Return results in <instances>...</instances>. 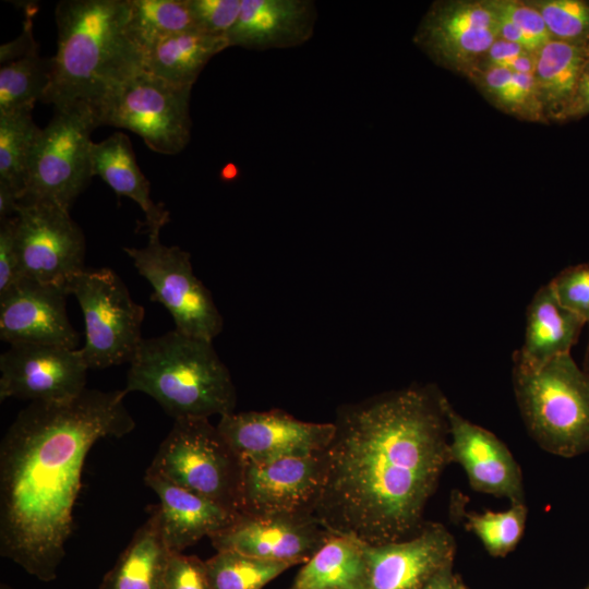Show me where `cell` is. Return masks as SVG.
Instances as JSON below:
<instances>
[{
	"mask_svg": "<svg viewBox=\"0 0 589 589\" xmlns=\"http://www.w3.org/2000/svg\"><path fill=\"white\" fill-rule=\"evenodd\" d=\"M445 399L432 385H412L337 408L314 507L330 532L373 545L423 526L450 461Z\"/></svg>",
	"mask_w": 589,
	"mask_h": 589,
	"instance_id": "obj_1",
	"label": "cell"
},
{
	"mask_svg": "<svg viewBox=\"0 0 589 589\" xmlns=\"http://www.w3.org/2000/svg\"><path fill=\"white\" fill-rule=\"evenodd\" d=\"M128 393L88 389L29 402L0 445V554L41 581L56 579L73 529L85 458L104 437L135 428Z\"/></svg>",
	"mask_w": 589,
	"mask_h": 589,
	"instance_id": "obj_2",
	"label": "cell"
},
{
	"mask_svg": "<svg viewBox=\"0 0 589 589\" xmlns=\"http://www.w3.org/2000/svg\"><path fill=\"white\" fill-rule=\"evenodd\" d=\"M130 0H63L56 7L58 48L41 101L55 109L85 104L94 111L130 75L144 69L129 34Z\"/></svg>",
	"mask_w": 589,
	"mask_h": 589,
	"instance_id": "obj_3",
	"label": "cell"
},
{
	"mask_svg": "<svg viewBox=\"0 0 589 589\" xmlns=\"http://www.w3.org/2000/svg\"><path fill=\"white\" fill-rule=\"evenodd\" d=\"M129 365L124 390L151 396L173 420L235 412L236 387L211 340L177 329L143 338Z\"/></svg>",
	"mask_w": 589,
	"mask_h": 589,
	"instance_id": "obj_4",
	"label": "cell"
},
{
	"mask_svg": "<svg viewBox=\"0 0 589 589\" xmlns=\"http://www.w3.org/2000/svg\"><path fill=\"white\" fill-rule=\"evenodd\" d=\"M513 384L526 428L544 450L589 453V382L570 353L539 366L514 361Z\"/></svg>",
	"mask_w": 589,
	"mask_h": 589,
	"instance_id": "obj_5",
	"label": "cell"
},
{
	"mask_svg": "<svg viewBox=\"0 0 589 589\" xmlns=\"http://www.w3.org/2000/svg\"><path fill=\"white\" fill-rule=\"evenodd\" d=\"M146 471L240 514L243 459L208 418L175 420Z\"/></svg>",
	"mask_w": 589,
	"mask_h": 589,
	"instance_id": "obj_6",
	"label": "cell"
},
{
	"mask_svg": "<svg viewBox=\"0 0 589 589\" xmlns=\"http://www.w3.org/2000/svg\"><path fill=\"white\" fill-rule=\"evenodd\" d=\"M97 127L88 105L55 109L35 145L20 202H47L70 211L93 177L91 133Z\"/></svg>",
	"mask_w": 589,
	"mask_h": 589,
	"instance_id": "obj_7",
	"label": "cell"
},
{
	"mask_svg": "<svg viewBox=\"0 0 589 589\" xmlns=\"http://www.w3.org/2000/svg\"><path fill=\"white\" fill-rule=\"evenodd\" d=\"M83 313L85 344L79 349L88 369L130 363L143 337L145 310L111 268H85L68 286Z\"/></svg>",
	"mask_w": 589,
	"mask_h": 589,
	"instance_id": "obj_8",
	"label": "cell"
},
{
	"mask_svg": "<svg viewBox=\"0 0 589 589\" xmlns=\"http://www.w3.org/2000/svg\"><path fill=\"white\" fill-rule=\"evenodd\" d=\"M191 89L173 86L143 69L116 86L95 113L99 125L130 130L152 151L175 155L190 141Z\"/></svg>",
	"mask_w": 589,
	"mask_h": 589,
	"instance_id": "obj_9",
	"label": "cell"
},
{
	"mask_svg": "<svg viewBox=\"0 0 589 589\" xmlns=\"http://www.w3.org/2000/svg\"><path fill=\"white\" fill-rule=\"evenodd\" d=\"M139 274L151 285V300L170 313L178 332L213 341L224 318L208 288L194 275L191 255L177 245H165L159 233L148 235L143 248H124Z\"/></svg>",
	"mask_w": 589,
	"mask_h": 589,
	"instance_id": "obj_10",
	"label": "cell"
},
{
	"mask_svg": "<svg viewBox=\"0 0 589 589\" xmlns=\"http://www.w3.org/2000/svg\"><path fill=\"white\" fill-rule=\"evenodd\" d=\"M14 235L21 278L68 288L85 269V238L69 211L47 202H20Z\"/></svg>",
	"mask_w": 589,
	"mask_h": 589,
	"instance_id": "obj_11",
	"label": "cell"
},
{
	"mask_svg": "<svg viewBox=\"0 0 589 589\" xmlns=\"http://www.w3.org/2000/svg\"><path fill=\"white\" fill-rule=\"evenodd\" d=\"M498 17L490 0L433 2L413 35L434 63L465 76L498 38Z\"/></svg>",
	"mask_w": 589,
	"mask_h": 589,
	"instance_id": "obj_12",
	"label": "cell"
},
{
	"mask_svg": "<svg viewBox=\"0 0 589 589\" xmlns=\"http://www.w3.org/2000/svg\"><path fill=\"white\" fill-rule=\"evenodd\" d=\"M88 366L79 348L14 344L0 356V400L59 402L81 395Z\"/></svg>",
	"mask_w": 589,
	"mask_h": 589,
	"instance_id": "obj_13",
	"label": "cell"
},
{
	"mask_svg": "<svg viewBox=\"0 0 589 589\" xmlns=\"http://www.w3.org/2000/svg\"><path fill=\"white\" fill-rule=\"evenodd\" d=\"M323 452L260 462L243 460L240 515H314Z\"/></svg>",
	"mask_w": 589,
	"mask_h": 589,
	"instance_id": "obj_14",
	"label": "cell"
},
{
	"mask_svg": "<svg viewBox=\"0 0 589 589\" xmlns=\"http://www.w3.org/2000/svg\"><path fill=\"white\" fill-rule=\"evenodd\" d=\"M216 426L243 460L256 462L321 453L335 430L333 422L301 421L281 409L231 412Z\"/></svg>",
	"mask_w": 589,
	"mask_h": 589,
	"instance_id": "obj_15",
	"label": "cell"
},
{
	"mask_svg": "<svg viewBox=\"0 0 589 589\" xmlns=\"http://www.w3.org/2000/svg\"><path fill=\"white\" fill-rule=\"evenodd\" d=\"M312 514L240 516L209 537L217 551L277 562L304 564L333 536Z\"/></svg>",
	"mask_w": 589,
	"mask_h": 589,
	"instance_id": "obj_16",
	"label": "cell"
},
{
	"mask_svg": "<svg viewBox=\"0 0 589 589\" xmlns=\"http://www.w3.org/2000/svg\"><path fill=\"white\" fill-rule=\"evenodd\" d=\"M64 286L21 278L0 294V338L77 349L80 335L69 321Z\"/></svg>",
	"mask_w": 589,
	"mask_h": 589,
	"instance_id": "obj_17",
	"label": "cell"
},
{
	"mask_svg": "<svg viewBox=\"0 0 589 589\" xmlns=\"http://www.w3.org/2000/svg\"><path fill=\"white\" fill-rule=\"evenodd\" d=\"M455 551L453 536L440 524L423 525L404 540L364 544L365 589H422L453 564Z\"/></svg>",
	"mask_w": 589,
	"mask_h": 589,
	"instance_id": "obj_18",
	"label": "cell"
},
{
	"mask_svg": "<svg viewBox=\"0 0 589 589\" xmlns=\"http://www.w3.org/2000/svg\"><path fill=\"white\" fill-rule=\"evenodd\" d=\"M450 461L465 470L473 490L524 503L522 476L507 446L492 432L460 416L445 399Z\"/></svg>",
	"mask_w": 589,
	"mask_h": 589,
	"instance_id": "obj_19",
	"label": "cell"
},
{
	"mask_svg": "<svg viewBox=\"0 0 589 589\" xmlns=\"http://www.w3.org/2000/svg\"><path fill=\"white\" fill-rule=\"evenodd\" d=\"M316 20L312 0H242L239 17L226 37L229 47L294 48L312 38Z\"/></svg>",
	"mask_w": 589,
	"mask_h": 589,
	"instance_id": "obj_20",
	"label": "cell"
},
{
	"mask_svg": "<svg viewBox=\"0 0 589 589\" xmlns=\"http://www.w3.org/2000/svg\"><path fill=\"white\" fill-rule=\"evenodd\" d=\"M145 484L158 496L160 525L171 552L184 549L231 526L240 514L163 477L145 472Z\"/></svg>",
	"mask_w": 589,
	"mask_h": 589,
	"instance_id": "obj_21",
	"label": "cell"
},
{
	"mask_svg": "<svg viewBox=\"0 0 589 589\" xmlns=\"http://www.w3.org/2000/svg\"><path fill=\"white\" fill-rule=\"evenodd\" d=\"M585 324L560 303L546 284L537 290L527 308L525 339L513 360L539 366L569 354Z\"/></svg>",
	"mask_w": 589,
	"mask_h": 589,
	"instance_id": "obj_22",
	"label": "cell"
},
{
	"mask_svg": "<svg viewBox=\"0 0 589 589\" xmlns=\"http://www.w3.org/2000/svg\"><path fill=\"white\" fill-rule=\"evenodd\" d=\"M92 176H99L118 195L133 200L145 215L148 235L160 233L170 220L169 212L151 197L149 182L137 166L130 139L113 133L91 147Z\"/></svg>",
	"mask_w": 589,
	"mask_h": 589,
	"instance_id": "obj_23",
	"label": "cell"
},
{
	"mask_svg": "<svg viewBox=\"0 0 589 589\" xmlns=\"http://www.w3.org/2000/svg\"><path fill=\"white\" fill-rule=\"evenodd\" d=\"M171 553L155 506L105 575L99 589H164Z\"/></svg>",
	"mask_w": 589,
	"mask_h": 589,
	"instance_id": "obj_24",
	"label": "cell"
},
{
	"mask_svg": "<svg viewBox=\"0 0 589 589\" xmlns=\"http://www.w3.org/2000/svg\"><path fill=\"white\" fill-rule=\"evenodd\" d=\"M226 48L227 37L199 31L177 33L144 50V70L173 86L192 88L207 62Z\"/></svg>",
	"mask_w": 589,
	"mask_h": 589,
	"instance_id": "obj_25",
	"label": "cell"
},
{
	"mask_svg": "<svg viewBox=\"0 0 589 589\" xmlns=\"http://www.w3.org/2000/svg\"><path fill=\"white\" fill-rule=\"evenodd\" d=\"M589 60V44L549 40L538 52L533 77L548 121L562 122Z\"/></svg>",
	"mask_w": 589,
	"mask_h": 589,
	"instance_id": "obj_26",
	"label": "cell"
},
{
	"mask_svg": "<svg viewBox=\"0 0 589 589\" xmlns=\"http://www.w3.org/2000/svg\"><path fill=\"white\" fill-rule=\"evenodd\" d=\"M364 543L333 534L299 570L292 589H365Z\"/></svg>",
	"mask_w": 589,
	"mask_h": 589,
	"instance_id": "obj_27",
	"label": "cell"
},
{
	"mask_svg": "<svg viewBox=\"0 0 589 589\" xmlns=\"http://www.w3.org/2000/svg\"><path fill=\"white\" fill-rule=\"evenodd\" d=\"M465 76L495 108L518 119L548 123L533 74L476 65Z\"/></svg>",
	"mask_w": 589,
	"mask_h": 589,
	"instance_id": "obj_28",
	"label": "cell"
},
{
	"mask_svg": "<svg viewBox=\"0 0 589 589\" xmlns=\"http://www.w3.org/2000/svg\"><path fill=\"white\" fill-rule=\"evenodd\" d=\"M51 68L52 59L40 57L39 48L1 64L0 115L32 112L49 84Z\"/></svg>",
	"mask_w": 589,
	"mask_h": 589,
	"instance_id": "obj_29",
	"label": "cell"
},
{
	"mask_svg": "<svg viewBox=\"0 0 589 589\" xmlns=\"http://www.w3.org/2000/svg\"><path fill=\"white\" fill-rule=\"evenodd\" d=\"M32 112L0 115V180L22 200L31 158L40 135Z\"/></svg>",
	"mask_w": 589,
	"mask_h": 589,
	"instance_id": "obj_30",
	"label": "cell"
},
{
	"mask_svg": "<svg viewBox=\"0 0 589 589\" xmlns=\"http://www.w3.org/2000/svg\"><path fill=\"white\" fill-rule=\"evenodd\" d=\"M128 29L141 49L187 31H197L188 0H130Z\"/></svg>",
	"mask_w": 589,
	"mask_h": 589,
	"instance_id": "obj_31",
	"label": "cell"
},
{
	"mask_svg": "<svg viewBox=\"0 0 589 589\" xmlns=\"http://www.w3.org/2000/svg\"><path fill=\"white\" fill-rule=\"evenodd\" d=\"M205 565L212 589H263L294 566L293 563L262 560L235 551H217Z\"/></svg>",
	"mask_w": 589,
	"mask_h": 589,
	"instance_id": "obj_32",
	"label": "cell"
},
{
	"mask_svg": "<svg viewBox=\"0 0 589 589\" xmlns=\"http://www.w3.org/2000/svg\"><path fill=\"white\" fill-rule=\"evenodd\" d=\"M527 518L525 503H512L503 512L467 515V526L492 556L502 557L520 541Z\"/></svg>",
	"mask_w": 589,
	"mask_h": 589,
	"instance_id": "obj_33",
	"label": "cell"
},
{
	"mask_svg": "<svg viewBox=\"0 0 589 589\" xmlns=\"http://www.w3.org/2000/svg\"><path fill=\"white\" fill-rule=\"evenodd\" d=\"M541 13L552 39L589 44V1L529 0Z\"/></svg>",
	"mask_w": 589,
	"mask_h": 589,
	"instance_id": "obj_34",
	"label": "cell"
},
{
	"mask_svg": "<svg viewBox=\"0 0 589 589\" xmlns=\"http://www.w3.org/2000/svg\"><path fill=\"white\" fill-rule=\"evenodd\" d=\"M549 285L563 306L589 324V263L564 268Z\"/></svg>",
	"mask_w": 589,
	"mask_h": 589,
	"instance_id": "obj_35",
	"label": "cell"
},
{
	"mask_svg": "<svg viewBox=\"0 0 589 589\" xmlns=\"http://www.w3.org/2000/svg\"><path fill=\"white\" fill-rule=\"evenodd\" d=\"M188 4L199 32L226 37L239 17L242 0H188Z\"/></svg>",
	"mask_w": 589,
	"mask_h": 589,
	"instance_id": "obj_36",
	"label": "cell"
},
{
	"mask_svg": "<svg viewBox=\"0 0 589 589\" xmlns=\"http://www.w3.org/2000/svg\"><path fill=\"white\" fill-rule=\"evenodd\" d=\"M490 1L532 43L537 51L552 39L543 16L529 0Z\"/></svg>",
	"mask_w": 589,
	"mask_h": 589,
	"instance_id": "obj_37",
	"label": "cell"
},
{
	"mask_svg": "<svg viewBox=\"0 0 589 589\" xmlns=\"http://www.w3.org/2000/svg\"><path fill=\"white\" fill-rule=\"evenodd\" d=\"M164 589H212L205 561L194 555L172 552L165 575Z\"/></svg>",
	"mask_w": 589,
	"mask_h": 589,
	"instance_id": "obj_38",
	"label": "cell"
},
{
	"mask_svg": "<svg viewBox=\"0 0 589 589\" xmlns=\"http://www.w3.org/2000/svg\"><path fill=\"white\" fill-rule=\"evenodd\" d=\"M536 59L537 53L520 45L497 38L477 65H494L516 73L532 74L536 68Z\"/></svg>",
	"mask_w": 589,
	"mask_h": 589,
	"instance_id": "obj_39",
	"label": "cell"
},
{
	"mask_svg": "<svg viewBox=\"0 0 589 589\" xmlns=\"http://www.w3.org/2000/svg\"><path fill=\"white\" fill-rule=\"evenodd\" d=\"M21 279L14 216L0 221V294Z\"/></svg>",
	"mask_w": 589,
	"mask_h": 589,
	"instance_id": "obj_40",
	"label": "cell"
},
{
	"mask_svg": "<svg viewBox=\"0 0 589 589\" xmlns=\"http://www.w3.org/2000/svg\"><path fill=\"white\" fill-rule=\"evenodd\" d=\"M35 49H38V44L33 37V22L31 14H28L24 23L23 33L16 39L1 46V64L24 57Z\"/></svg>",
	"mask_w": 589,
	"mask_h": 589,
	"instance_id": "obj_41",
	"label": "cell"
},
{
	"mask_svg": "<svg viewBox=\"0 0 589 589\" xmlns=\"http://www.w3.org/2000/svg\"><path fill=\"white\" fill-rule=\"evenodd\" d=\"M587 115H589V60L582 70L575 95L562 122L578 120Z\"/></svg>",
	"mask_w": 589,
	"mask_h": 589,
	"instance_id": "obj_42",
	"label": "cell"
},
{
	"mask_svg": "<svg viewBox=\"0 0 589 589\" xmlns=\"http://www.w3.org/2000/svg\"><path fill=\"white\" fill-rule=\"evenodd\" d=\"M461 582L453 573V564H449L436 573L422 589H460Z\"/></svg>",
	"mask_w": 589,
	"mask_h": 589,
	"instance_id": "obj_43",
	"label": "cell"
},
{
	"mask_svg": "<svg viewBox=\"0 0 589 589\" xmlns=\"http://www.w3.org/2000/svg\"><path fill=\"white\" fill-rule=\"evenodd\" d=\"M19 203L15 191L7 182L0 180V221L13 217Z\"/></svg>",
	"mask_w": 589,
	"mask_h": 589,
	"instance_id": "obj_44",
	"label": "cell"
},
{
	"mask_svg": "<svg viewBox=\"0 0 589 589\" xmlns=\"http://www.w3.org/2000/svg\"><path fill=\"white\" fill-rule=\"evenodd\" d=\"M582 371L589 382V340H588V345H587V349H586V354H585V359H584V365H582Z\"/></svg>",
	"mask_w": 589,
	"mask_h": 589,
	"instance_id": "obj_45",
	"label": "cell"
},
{
	"mask_svg": "<svg viewBox=\"0 0 589 589\" xmlns=\"http://www.w3.org/2000/svg\"><path fill=\"white\" fill-rule=\"evenodd\" d=\"M0 589H11V588L4 584H1Z\"/></svg>",
	"mask_w": 589,
	"mask_h": 589,
	"instance_id": "obj_46",
	"label": "cell"
},
{
	"mask_svg": "<svg viewBox=\"0 0 589 589\" xmlns=\"http://www.w3.org/2000/svg\"><path fill=\"white\" fill-rule=\"evenodd\" d=\"M460 589H468V588L461 582Z\"/></svg>",
	"mask_w": 589,
	"mask_h": 589,
	"instance_id": "obj_47",
	"label": "cell"
},
{
	"mask_svg": "<svg viewBox=\"0 0 589 589\" xmlns=\"http://www.w3.org/2000/svg\"><path fill=\"white\" fill-rule=\"evenodd\" d=\"M586 589H589V586Z\"/></svg>",
	"mask_w": 589,
	"mask_h": 589,
	"instance_id": "obj_48",
	"label": "cell"
},
{
	"mask_svg": "<svg viewBox=\"0 0 589 589\" xmlns=\"http://www.w3.org/2000/svg\"><path fill=\"white\" fill-rule=\"evenodd\" d=\"M292 589V588H291Z\"/></svg>",
	"mask_w": 589,
	"mask_h": 589,
	"instance_id": "obj_49",
	"label": "cell"
}]
</instances>
